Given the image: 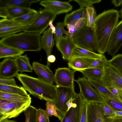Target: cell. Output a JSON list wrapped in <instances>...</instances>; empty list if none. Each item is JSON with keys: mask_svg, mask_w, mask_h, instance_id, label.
Wrapping results in <instances>:
<instances>
[{"mask_svg": "<svg viewBox=\"0 0 122 122\" xmlns=\"http://www.w3.org/2000/svg\"><path fill=\"white\" fill-rule=\"evenodd\" d=\"M25 89L41 100L56 102V86L49 84L25 74L18 73L16 76Z\"/></svg>", "mask_w": 122, "mask_h": 122, "instance_id": "2", "label": "cell"}, {"mask_svg": "<svg viewBox=\"0 0 122 122\" xmlns=\"http://www.w3.org/2000/svg\"><path fill=\"white\" fill-rule=\"evenodd\" d=\"M107 64L112 67L122 70V54H118L108 60Z\"/></svg>", "mask_w": 122, "mask_h": 122, "instance_id": "38", "label": "cell"}, {"mask_svg": "<svg viewBox=\"0 0 122 122\" xmlns=\"http://www.w3.org/2000/svg\"><path fill=\"white\" fill-rule=\"evenodd\" d=\"M31 98L18 103L0 98V121L17 117L30 105Z\"/></svg>", "mask_w": 122, "mask_h": 122, "instance_id": "4", "label": "cell"}, {"mask_svg": "<svg viewBox=\"0 0 122 122\" xmlns=\"http://www.w3.org/2000/svg\"><path fill=\"white\" fill-rule=\"evenodd\" d=\"M41 34L23 32L2 38L0 43L23 51H40Z\"/></svg>", "mask_w": 122, "mask_h": 122, "instance_id": "3", "label": "cell"}, {"mask_svg": "<svg viewBox=\"0 0 122 122\" xmlns=\"http://www.w3.org/2000/svg\"><path fill=\"white\" fill-rule=\"evenodd\" d=\"M106 87L111 92L117 97L122 102V91L113 87Z\"/></svg>", "mask_w": 122, "mask_h": 122, "instance_id": "45", "label": "cell"}, {"mask_svg": "<svg viewBox=\"0 0 122 122\" xmlns=\"http://www.w3.org/2000/svg\"><path fill=\"white\" fill-rule=\"evenodd\" d=\"M122 46V20L118 22L110 37L107 52L113 56Z\"/></svg>", "mask_w": 122, "mask_h": 122, "instance_id": "13", "label": "cell"}, {"mask_svg": "<svg viewBox=\"0 0 122 122\" xmlns=\"http://www.w3.org/2000/svg\"><path fill=\"white\" fill-rule=\"evenodd\" d=\"M40 4L45 9L55 14L56 15L67 13L71 11L72 6L68 2L56 0L41 1Z\"/></svg>", "mask_w": 122, "mask_h": 122, "instance_id": "14", "label": "cell"}, {"mask_svg": "<svg viewBox=\"0 0 122 122\" xmlns=\"http://www.w3.org/2000/svg\"><path fill=\"white\" fill-rule=\"evenodd\" d=\"M46 101V109L44 110L45 113L48 117L54 116L57 117L61 121L63 116L59 111L55 103L50 100Z\"/></svg>", "mask_w": 122, "mask_h": 122, "instance_id": "31", "label": "cell"}, {"mask_svg": "<svg viewBox=\"0 0 122 122\" xmlns=\"http://www.w3.org/2000/svg\"><path fill=\"white\" fill-rule=\"evenodd\" d=\"M119 12L112 9L105 10L97 15L94 27L97 51L103 54L107 52L109 40L118 23Z\"/></svg>", "mask_w": 122, "mask_h": 122, "instance_id": "1", "label": "cell"}, {"mask_svg": "<svg viewBox=\"0 0 122 122\" xmlns=\"http://www.w3.org/2000/svg\"><path fill=\"white\" fill-rule=\"evenodd\" d=\"M56 58L53 55H51L47 57V65L49 66L51 63L54 62L56 60Z\"/></svg>", "mask_w": 122, "mask_h": 122, "instance_id": "48", "label": "cell"}, {"mask_svg": "<svg viewBox=\"0 0 122 122\" xmlns=\"http://www.w3.org/2000/svg\"><path fill=\"white\" fill-rule=\"evenodd\" d=\"M24 52L0 43V58H13L21 55Z\"/></svg>", "mask_w": 122, "mask_h": 122, "instance_id": "27", "label": "cell"}, {"mask_svg": "<svg viewBox=\"0 0 122 122\" xmlns=\"http://www.w3.org/2000/svg\"><path fill=\"white\" fill-rule=\"evenodd\" d=\"M56 86L57 99L55 105L59 111L63 116L68 110L67 103L77 93L75 91L74 87L69 88Z\"/></svg>", "mask_w": 122, "mask_h": 122, "instance_id": "9", "label": "cell"}, {"mask_svg": "<svg viewBox=\"0 0 122 122\" xmlns=\"http://www.w3.org/2000/svg\"><path fill=\"white\" fill-rule=\"evenodd\" d=\"M106 86L113 87L122 91V76L113 68L107 64L100 81Z\"/></svg>", "mask_w": 122, "mask_h": 122, "instance_id": "11", "label": "cell"}, {"mask_svg": "<svg viewBox=\"0 0 122 122\" xmlns=\"http://www.w3.org/2000/svg\"><path fill=\"white\" fill-rule=\"evenodd\" d=\"M54 41L51 29L49 28L43 32L41 40L42 48L45 51L47 57L51 55L54 44Z\"/></svg>", "mask_w": 122, "mask_h": 122, "instance_id": "20", "label": "cell"}, {"mask_svg": "<svg viewBox=\"0 0 122 122\" xmlns=\"http://www.w3.org/2000/svg\"><path fill=\"white\" fill-rule=\"evenodd\" d=\"M104 102L114 111L122 112V102L107 97H103Z\"/></svg>", "mask_w": 122, "mask_h": 122, "instance_id": "37", "label": "cell"}, {"mask_svg": "<svg viewBox=\"0 0 122 122\" xmlns=\"http://www.w3.org/2000/svg\"><path fill=\"white\" fill-rule=\"evenodd\" d=\"M74 1L77 3L80 8H87L92 6V5L98 3L101 1V0H70L68 2Z\"/></svg>", "mask_w": 122, "mask_h": 122, "instance_id": "40", "label": "cell"}, {"mask_svg": "<svg viewBox=\"0 0 122 122\" xmlns=\"http://www.w3.org/2000/svg\"><path fill=\"white\" fill-rule=\"evenodd\" d=\"M76 71L69 67H59L54 75L56 86L66 87H74V74Z\"/></svg>", "mask_w": 122, "mask_h": 122, "instance_id": "8", "label": "cell"}, {"mask_svg": "<svg viewBox=\"0 0 122 122\" xmlns=\"http://www.w3.org/2000/svg\"><path fill=\"white\" fill-rule=\"evenodd\" d=\"M111 2L116 7L120 6L122 4V0H113Z\"/></svg>", "mask_w": 122, "mask_h": 122, "instance_id": "49", "label": "cell"}, {"mask_svg": "<svg viewBox=\"0 0 122 122\" xmlns=\"http://www.w3.org/2000/svg\"><path fill=\"white\" fill-rule=\"evenodd\" d=\"M54 20H51L49 22V25L50 28L52 30V32L53 34L55 33L56 29L55 27L53 24V23Z\"/></svg>", "mask_w": 122, "mask_h": 122, "instance_id": "50", "label": "cell"}, {"mask_svg": "<svg viewBox=\"0 0 122 122\" xmlns=\"http://www.w3.org/2000/svg\"><path fill=\"white\" fill-rule=\"evenodd\" d=\"M101 105L106 119H111L116 117L115 111L105 103H101Z\"/></svg>", "mask_w": 122, "mask_h": 122, "instance_id": "39", "label": "cell"}, {"mask_svg": "<svg viewBox=\"0 0 122 122\" xmlns=\"http://www.w3.org/2000/svg\"><path fill=\"white\" fill-rule=\"evenodd\" d=\"M113 68L117 71L122 76V70L119 69L117 68H116L112 67Z\"/></svg>", "mask_w": 122, "mask_h": 122, "instance_id": "53", "label": "cell"}, {"mask_svg": "<svg viewBox=\"0 0 122 122\" xmlns=\"http://www.w3.org/2000/svg\"><path fill=\"white\" fill-rule=\"evenodd\" d=\"M41 1V0H0V6H12L30 8L32 4Z\"/></svg>", "mask_w": 122, "mask_h": 122, "instance_id": "28", "label": "cell"}, {"mask_svg": "<svg viewBox=\"0 0 122 122\" xmlns=\"http://www.w3.org/2000/svg\"><path fill=\"white\" fill-rule=\"evenodd\" d=\"M95 59L83 57L71 58L68 61V64L69 67L80 72L89 68Z\"/></svg>", "mask_w": 122, "mask_h": 122, "instance_id": "19", "label": "cell"}, {"mask_svg": "<svg viewBox=\"0 0 122 122\" xmlns=\"http://www.w3.org/2000/svg\"><path fill=\"white\" fill-rule=\"evenodd\" d=\"M0 92L24 96H27L28 95L23 87L18 86L0 85Z\"/></svg>", "mask_w": 122, "mask_h": 122, "instance_id": "30", "label": "cell"}, {"mask_svg": "<svg viewBox=\"0 0 122 122\" xmlns=\"http://www.w3.org/2000/svg\"><path fill=\"white\" fill-rule=\"evenodd\" d=\"M88 102L84 101L82 106L80 122H87V108Z\"/></svg>", "mask_w": 122, "mask_h": 122, "instance_id": "43", "label": "cell"}, {"mask_svg": "<svg viewBox=\"0 0 122 122\" xmlns=\"http://www.w3.org/2000/svg\"><path fill=\"white\" fill-rule=\"evenodd\" d=\"M0 122H18L14 120H9V119H4L1 121Z\"/></svg>", "mask_w": 122, "mask_h": 122, "instance_id": "51", "label": "cell"}, {"mask_svg": "<svg viewBox=\"0 0 122 122\" xmlns=\"http://www.w3.org/2000/svg\"><path fill=\"white\" fill-rule=\"evenodd\" d=\"M88 80L91 86H93L103 97H107L122 102L117 97L111 92L100 81Z\"/></svg>", "mask_w": 122, "mask_h": 122, "instance_id": "21", "label": "cell"}, {"mask_svg": "<svg viewBox=\"0 0 122 122\" xmlns=\"http://www.w3.org/2000/svg\"><path fill=\"white\" fill-rule=\"evenodd\" d=\"M75 81L78 84L80 90L79 93L84 101L88 102H104L103 96L92 87L86 77L85 76L79 77L75 80Z\"/></svg>", "mask_w": 122, "mask_h": 122, "instance_id": "7", "label": "cell"}, {"mask_svg": "<svg viewBox=\"0 0 122 122\" xmlns=\"http://www.w3.org/2000/svg\"><path fill=\"white\" fill-rule=\"evenodd\" d=\"M38 12V11L32 9L30 12L13 19L18 23L28 26L33 22Z\"/></svg>", "mask_w": 122, "mask_h": 122, "instance_id": "32", "label": "cell"}, {"mask_svg": "<svg viewBox=\"0 0 122 122\" xmlns=\"http://www.w3.org/2000/svg\"><path fill=\"white\" fill-rule=\"evenodd\" d=\"M28 25L14 19L3 18L0 20V37L1 39L24 30Z\"/></svg>", "mask_w": 122, "mask_h": 122, "instance_id": "12", "label": "cell"}, {"mask_svg": "<svg viewBox=\"0 0 122 122\" xmlns=\"http://www.w3.org/2000/svg\"><path fill=\"white\" fill-rule=\"evenodd\" d=\"M108 60L105 56L95 59L89 68L97 67H105L107 65Z\"/></svg>", "mask_w": 122, "mask_h": 122, "instance_id": "42", "label": "cell"}, {"mask_svg": "<svg viewBox=\"0 0 122 122\" xmlns=\"http://www.w3.org/2000/svg\"><path fill=\"white\" fill-rule=\"evenodd\" d=\"M36 122H50L49 117L45 113L44 110L41 109H37Z\"/></svg>", "mask_w": 122, "mask_h": 122, "instance_id": "41", "label": "cell"}, {"mask_svg": "<svg viewBox=\"0 0 122 122\" xmlns=\"http://www.w3.org/2000/svg\"><path fill=\"white\" fill-rule=\"evenodd\" d=\"M37 110L35 107L30 105L24 111L25 117V122H36Z\"/></svg>", "mask_w": 122, "mask_h": 122, "instance_id": "36", "label": "cell"}, {"mask_svg": "<svg viewBox=\"0 0 122 122\" xmlns=\"http://www.w3.org/2000/svg\"><path fill=\"white\" fill-rule=\"evenodd\" d=\"M75 45L91 51H97L94 30L87 26L86 23L72 37Z\"/></svg>", "mask_w": 122, "mask_h": 122, "instance_id": "5", "label": "cell"}, {"mask_svg": "<svg viewBox=\"0 0 122 122\" xmlns=\"http://www.w3.org/2000/svg\"><path fill=\"white\" fill-rule=\"evenodd\" d=\"M106 122H122V117L116 116L112 119H106Z\"/></svg>", "mask_w": 122, "mask_h": 122, "instance_id": "47", "label": "cell"}, {"mask_svg": "<svg viewBox=\"0 0 122 122\" xmlns=\"http://www.w3.org/2000/svg\"><path fill=\"white\" fill-rule=\"evenodd\" d=\"M32 66L33 70L37 75L39 80L53 84L54 81V75L49 66L37 62H33Z\"/></svg>", "mask_w": 122, "mask_h": 122, "instance_id": "18", "label": "cell"}, {"mask_svg": "<svg viewBox=\"0 0 122 122\" xmlns=\"http://www.w3.org/2000/svg\"><path fill=\"white\" fill-rule=\"evenodd\" d=\"M86 23V18H82L74 25H67V27L69 30V36L72 40L73 36L82 28Z\"/></svg>", "mask_w": 122, "mask_h": 122, "instance_id": "34", "label": "cell"}, {"mask_svg": "<svg viewBox=\"0 0 122 122\" xmlns=\"http://www.w3.org/2000/svg\"><path fill=\"white\" fill-rule=\"evenodd\" d=\"M101 103L96 102H88L87 122H106V118Z\"/></svg>", "mask_w": 122, "mask_h": 122, "instance_id": "15", "label": "cell"}, {"mask_svg": "<svg viewBox=\"0 0 122 122\" xmlns=\"http://www.w3.org/2000/svg\"><path fill=\"white\" fill-rule=\"evenodd\" d=\"M56 15L45 9L38 11L32 23L23 32L41 34L45 31L51 20H54Z\"/></svg>", "mask_w": 122, "mask_h": 122, "instance_id": "6", "label": "cell"}, {"mask_svg": "<svg viewBox=\"0 0 122 122\" xmlns=\"http://www.w3.org/2000/svg\"><path fill=\"white\" fill-rule=\"evenodd\" d=\"M18 71L14 58H5L0 63V78H8L16 77Z\"/></svg>", "mask_w": 122, "mask_h": 122, "instance_id": "16", "label": "cell"}, {"mask_svg": "<svg viewBox=\"0 0 122 122\" xmlns=\"http://www.w3.org/2000/svg\"><path fill=\"white\" fill-rule=\"evenodd\" d=\"M104 55V54L96 53L95 52L82 48L76 45L73 50L71 58L83 57L97 59L101 57Z\"/></svg>", "mask_w": 122, "mask_h": 122, "instance_id": "23", "label": "cell"}, {"mask_svg": "<svg viewBox=\"0 0 122 122\" xmlns=\"http://www.w3.org/2000/svg\"><path fill=\"white\" fill-rule=\"evenodd\" d=\"M0 85L14 86H18L16 84L15 80L13 78H0Z\"/></svg>", "mask_w": 122, "mask_h": 122, "instance_id": "44", "label": "cell"}, {"mask_svg": "<svg viewBox=\"0 0 122 122\" xmlns=\"http://www.w3.org/2000/svg\"><path fill=\"white\" fill-rule=\"evenodd\" d=\"M64 26L63 22H58L56 24L55 26L56 30L54 38L56 43L59 41L63 34L69 36L68 30L66 31L64 29Z\"/></svg>", "mask_w": 122, "mask_h": 122, "instance_id": "35", "label": "cell"}, {"mask_svg": "<svg viewBox=\"0 0 122 122\" xmlns=\"http://www.w3.org/2000/svg\"><path fill=\"white\" fill-rule=\"evenodd\" d=\"M5 7L8 14V19H10L21 17L30 12L32 10L30 8L12 6H6Z\"/></svg>", "mask_w": 122, "mask_h": 122, "instance_id": "25", "label": "cell"}, {"mask_svg": "<svg viewBox=\"0 0 122 122\" xmlns=\"http://www.w3.org/2000/svg\"><path fill=\"white\" fill-rule=\"evenodd\" d=\"M104 72V67L88 68L80 71L88 79L94 81L100 80Z\"/></svg>", "mask_w": 122, "mask_h": 122, "instance_id": "22", "label": "cell"}, {"mask_svg": "<svg viewBox=\"0 0 122 122\" xmlns=\"http://www.w3.org/2000/svg\"><path fill=\"white\" fill-rule=\"evenodd\" d=\"M97 16L94 7L92 6L86 8V23L87 26L93 29Z\"/></svg>", "mask_w": 122, "mask_h": 122, "instance_id": "33", "label": "cell"}, {"mask_svg": "<svg viewBox=\"0 0 122 122\" xmlns=\"http://www.w3.org/2000/svg\"><path fill=\"white\" fill-rule=\"evenodd\" d=\"M0 98L14 103H19L31 98L29 94L27 96L9 93L0 92Z\"/></svg>", "mask_w": 122, "mask_h": 122, "instance_id": "29", "label": "cell"}, {"mask_svg": "<svg viewBox=\"0 0 122 122\" xmlns=\"http://www.w3.org/2000/svg\"><path fill=\"white\" fill-rule=\"evenodd\" d=\"M0 16L4 19H8V15L5 6H0Z\"/></svg>", "mask_w": 122, "mask_h": 122, "instance_id": "46", "label": "cell"}, {"mask_svg": "<svg viewBox=\"0 0 122 122\" xmlns=\"http://www.w3.org/2000/svg\"><path fill=\"white\" fill-rule=\"evenodd\" d=\"M57 50L61 53L64 60L68 61L71 58L73 49L76 46L69 36H62L59 41L56 43Z\"/></svg>", "mask_w": 122, "mask_h": 122, "instance_id": "17", "label": "cell"}, {"mask_svg": "<svg viewBox=\"0 0 122 122\" xmlns=\"http://www.w3.org/2000/svg\"><path fill=\"white\" fill-rule=\"evenodd\" d=\"M86 8H80L65 16L63 22L64 26L67 27V25L71 22L78 20L82 18H86Z\"/></svg>", "mask_w": 122, "mask_h": 122, "instance_id": "26", "label": "cell"}, {"mask_svg": "<svg viewBox=\"0 0 122 122\" xmlns=\"http://www.w3.org/2000/svg\"><path fill=\"white\" fill-rule=\"evenodd\" d=\"M84 101L80 93L77 94L73 98L72 106L64 114L61 122H80Z\"/></svg>", "mask_w": 122, "mask_h": 122, "instance_id": "10", "label": "cell"}, {"mask_svg": "<svg viewBox=\"0 0 122 122\" xmlns=\"http://www.w3.org/2000/svg\"><path fill=\"white\" fill-rule=\"evenodd\" d=\"M116 116L122 117V112L119 111H115Z\"/></svg>", "mask_w": 122, "mask_h": 122, "instance_id": "52", "label": "cell"}, {"mask_svg": "<svg viewBox=\"0 0 122 122\" xmlns=\"http://www.w3.org/2000/svg\"><path fill=\"white\" fill-rule=\"evenodd\" d=\"M120 13L121 17L122 19V6L120 10Z\"/></svg>", "mask_w": 122, "mask_h": 122, "instance_id": "54", "label": "cell"}, {"mask_svg": "<svg viewBox=\"0 0 122 122\" xmlns=\"http://www.w3.org/2000/svg\"><path fill=\"white\" fill-rule=\"evenodd\" d=\"M14 59L19 71L21 73L23 72H32L33 69L31 66L29 58L27 55H20L13 58Z\"/></svg>", "mask_w": 122, "mask_h": 122, "instance_id": "24", "label": "cell"}]
</instances>
